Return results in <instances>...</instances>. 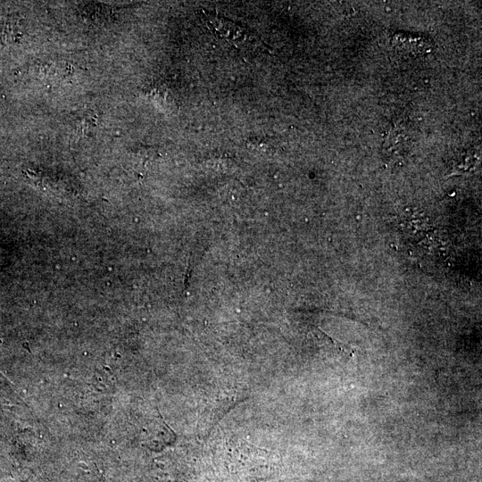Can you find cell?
Masks as SVG:
<instances>
[{"instance_id": "1", "label": "cell", "mask_w": 482, "mask_h": 482, "mask_svg": "<svg viewBox=\"0 0 482 482\" xmlns=\"http://www.w3.org/2000/svg\"><path fill=\"white\" fill-rule=\"evenodd\" d=\"M393 43L399 51L412 54L428 53L430 46L428 38L408 33L395 34Z\"/></svg>"}]
</instances>
